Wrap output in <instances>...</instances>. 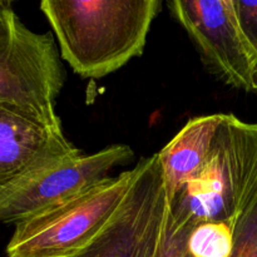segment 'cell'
Returning <instances> with one entry per match:
<instances>
[{
    "instance_id": "obj_1",
    "label": "cell",
    "mask_w": 257,
    "mask_h": 257,
    "mask_svg": "<svg viewBox=\"0 0 257 257\" xmlns=\"http://www.w3.org/2000/svg\"><path fill=\"white\" fill-rule=\"evenodd\" d=\"M162 0H44L40 10L62 60L75 74L97 79L142 55Z\"/></svg>"
},
{
    "instance_id": "obj_2",
    "label": "cell",
    "mask_w": 257,
    "mask_h": 257,
    "mask_svg": "<svg viewBox=\"0 0 257 257\" xmlns=\"http://www.w3.org/2000/svg\"><path fill=\"white\" fill-rule=\"evenodd\" d=\"M64 67L52 33H35L12 3L0 2V105L32 122L63 131L57 99Z\"/></svg>"
},
{
    "instance_id": "obj_3",
    "label": "cell",
    "mask_w": 257,
    "mask_h": 257,
    "mask_svg": "<svg viewBox=\"0 0 257 257\" xmlns=\"http://www.w3.org/2000/svg\"><path fill=\"white\" fill-rule=\"evenodd\" d=\"M256 168L257 123L223 114L203 166L167 205L190 217L196 227L230 225Z\"/></svg>"
},
{
    "instance_id": "obj_4",
    "label": "cell",
    "mask_w": 257,
    "mask_h": 257,
    "mask_svg": "<svg viewBox=\"0 0 257 257\" xmlns=\"http://www.w3.org/2000/svg\"><path fill=\"white\" fill-rule=\"evenodd\" d=\"M136 167L108 177L15 226L8 257H69L108 225L124 201Z\"/></svg>"
},
{
    "instance_id": "obj_5",
    "label": "cell",
    "mask_w": 257,
    "mask_h": 257,
    "mask_svg": "<svg viewBox=\"0 0 257 257\" xmlns=\"http://www.w3.org/2000/svg\"><path fill=\"white\" fill-rule=\"evenodd\" d=\"M167 7L207 72L228 87L257 92V53L241 29L232 0H172Z\"/></svg>"
},
{
    "instance_id": "obj_6",
    "label": "cell",
    "mask_w": 257,
    "mask_h": 257,
    "mask_svg": "<svg viewBox=\"0 0 257 257\" xmlns=\"http://www.w3.org/2000/svg\"><path fill=\"white\" fill-rule=\"evenodd\" d=\"M133 157L130 146L112 145L28 173L0 190V222L17 226L102 182L113 168Z\"/></svg>"
},
{
    "instance_id": "obj_7",
    "label": "cell",
    "mask_w": 257,
    "mask_h": 257,
    "mask_svg": "<svg viewBox=\"0 0 257 257\" xmlns=\"http://www.w3.org/2000/svg\"><path fill=\"white\" fill-rule=\"evenodd\" d=\"M167 197L157 153L136 165L124 201L108 225L69 257H153L165 223Z\"/></svg>"
},
{
    "instance_id": "obj_8",
    "label": "cell",
    "mask_w": 257,
    "mask_h": 257,
    "mask_svg": "<svg viewBox=\"0 0 257 257\" xmlns=\"http://www.w3.org/2000/svg\"><path fill=\"white\" fill-rule=\"evenodd\" d=\"M80 155L63 131L50 130L0 105V190L28 173Z\"/></svg>"
},
{
    "instance_id": "obj_9",
    "label": "cell",
    "mask_w": 257,
    "mask_h": 257,
    "mask_svg": "<svg viewBox=\"0 0 257 257\" xmlns=\"http://www.w3.org/2000/svg\"><path fill=\"white\" fill-rule=\"evenodd\" d=\"M222 115L216 113L192 118L157 153L167 201L173 200L203 166Z\"/></svg>"
},
{
    "instance_id": "obj_10",
    "label": "cell",
    "mask_w": 257,
    "mask_h": 257,
    "mask_svg": "<svg viewBox=\"0 0 257 257\" xmlns=\"http://www.w3.org/2000/svg\"><path fill=\"white\" fill-rule=\"evenodd\" d=\"M230 228L231 250L227 257H257V168Z\"/></svg>"
},
{
    "instance_id": "obj_11",
    "label": "cell",
    "mask_w": 257,
    "mask_h": 257,
    "mask_svg": "<svg viewBox=\"0 0 257 257\" xmlns=\"http://www.w3.org/2000/svg\"><path fill=\"white\" fill-rule=\"evenodd\" d=\"M196 226L183 213L167 205L160 242L153 257H191L190 240Z\"/></svg>"
},
{
    "instance_id": "obj_12",
    "label": "cell",
    "mask_w": 257,
    "mask_h": 257,
    "mask_svg": "<svg viewBox=\"0 0 257 257\" xmlns=\"http://www.w3.org/2000/svg\"><path fill=\"white\" fill-rule=\"evenodd\" d=\"M232 4L243 34L257 53V2L232 0Z\"/></svg>"
}]
</instances>
